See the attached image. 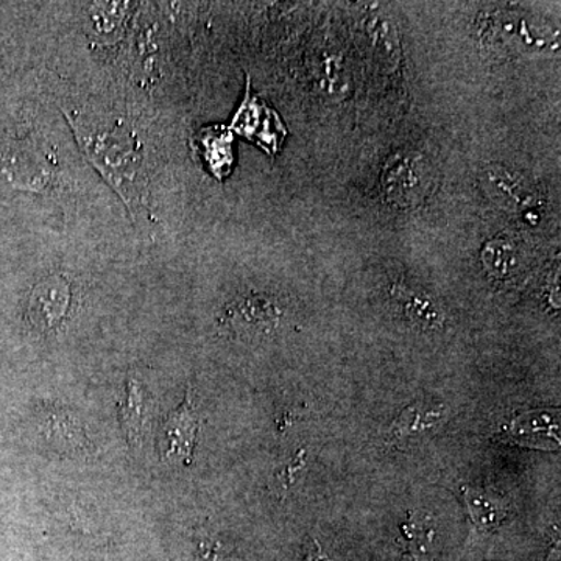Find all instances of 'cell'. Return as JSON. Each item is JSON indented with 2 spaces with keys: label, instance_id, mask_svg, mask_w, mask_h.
<instances>
[{
  "label": "cell",
  "instance_id": "8",
  "mask_svg": "<svg viewBox=\"0 0 561 561\" xmlns=\"http://www.w3.org/2000/svg\"><path fill=\"white\" fill-rule=\"evenodd\" d=\"M394 300L401 306L402 312L413 323L427 330H435L443 324V313L434 301L424 294L408 289V287L397 284L391 289Z\"/></svg>",
  "mask_w": 561,
  "mask_h": 561
},
{
  "label": "cell",
  "instance_id": "5",
  "mask_svg": "<svg viewBox=\"0 0 561 561\" xmlns=\"http://www.w3.org/2000/svg\"><path fill=\"white\" fill-rule=\"evenodd\" d=\"M234 127L272 153L278 150L279 142L286 135L275 111L262 105L256 98H250V95H247V101L236 116Z\"/></svg>",
  "mask_w": 561,
  "mask_h": 561
},
{
  "label": "cell",
  "instance_id": "11",
  "mask_svg": "<svg viewBox=\"0 0 561 561\" xmlns=\"http://www.w3.org/2000/svg\"><path fill=\"white\" fill-rule=\"evenodd\" d=\"M463 493L472 522L478 524L481 529H491V527L496 526V524L501 523L502 519L505 518V515H507L504 508L497 507L493 501L478 493V491L465 489Z\"/></svg>",
  "mask_w": 561,
  "mask_h": 561
},
{
  "label": "cell",
  "instance_id": "7",
  "mask_svg": "<svg viewBox=\"0 0 561 561\" xmlns=\"http://www.w3.org/2000/svg\"><path fill=\"white\" fill-rule=\"evenodd\" d=\"M187 404L190 402H184L180 411L173 413L164 426L162 454L168 460H183L191 457L195 434H197V421Z\"/></svg>",
  "mask_w": 561,
  "mask_h": 561
},
{
  "label": "cell",
  "instance_id": "1",
  "mask_svg": "<svg viewBox=\"0 0 561 561\" xmlns=\"http://www.w3.org/2000/svg\"><path fill=\"white\" fill-rule=\"evenodd\" d=\"M382 190L387 201L398 208L420 205L431 187V172L420 154L397 151L383 165Z\"/></svg>",
  "mask_w": 561,
  "mask_h": 561
},
{
  "label": "cell",
  "instance_id": "3",
  "mask_svg": "<svg viewBox=\"0 0 561 561\" xmlns=\"http://www.w3.org/2000/svg\"><path fill=\"white\" fill-rule=\"evenodd\" d=\"M88 153L105 175L114 180H133L139 158L130 139L114 130H95L84 136Z\"/></svg>",
  "mask_w": 561,
  "mask_h": 561
},
{
  "label": "cell",
  "instance_id": "10",
  "mask_svg": "<svg viewBox=\"0 0 561 561\" xmlns=\"http://www.w3.org/2000/svg\"><path fill=\"white\" fill-rule=\"evenodd\" d=\"M238 316L242 317L241 321L245 327L271 330L278 321L279 311L267 298L253 297L238 305Z\"/></svg>",
  "mask_w": 561,
  "mask_h": 561
},
{
  "label": "cell",
  "instance_id": "12",
  "mask_svg": "<svg viewBox=\"0 0 561 561\" xmlns=\"http://www.w3.org/2000/svg\"><path fill=\"white\" fill-rule=\"evenodd\" d=\"M442 416L443 411L424 409L419 404L412 405L398 419L397 424L391 430V434L394 437H408V435L416 434V432L430 430V427L442 420Z\"/></svg>",
  "mask_w": 561,
  "mask_h": 561
},
{
  "label": "cell",
  "instance_id": "4",
  "mask_svg": "<svg viewBox=\"0 0 561 561\" xmlns=\"http://www.w3.org/2000/svg\"><path fill=\"white\" fill-rule=\"evenodd\" d=\"M46 162L25 142L0 144V181L18 190L38 191L49 180Z\"/></svg>",
  "mask_w": 561,
  "mask_h": 561
},
{
  "label": "cell",
  "instance_id": "13",
  "mask_svg": "<svg viewBox=\"0 0 561 561\" xmlns=\"http://www.w3.org/2000/svg\"><path fill=\"white\" fill-rule=\"evenodd\" d=\"M122 416H124V423L127 424L131 440H136L142 430V398L139 397L133 383H130V389H127Z\"/></svg>",
  "mask_w": 561,
  "mask_h": 561
},
{
  "label": "cell",
  "instance_id": "2",
  "mask_svg": "<svg viewBox=\"0 0 561 561\" xmlns=\"http://www.w3.org/2000/svg\"><path fill=\"white\" fill-rule=\"evenodd\" d=\"M481 184L490 201L507 213H530L540 205V194L530 180L505 165H486L482 171Z\"/></svg>",
  "mask_w": 561,
  "mask_h": 561
},
{
  "label": "cell",
  "instance_id": "6",
  "mask_svg": "<svg viewBox=\"0 0 561 561\" xmlns=\"http://www.w3.org/2000/svg\"><path fill=\"white\" fill-rule=\"evenodd\" d=\"M70 305V286L61 276L41 280L33 290L28 313L41 330H54L66 317Z\"/></svg>",
  "mask_w": 561,
  "mask_h": 561
},
{
  "label": "cell",
  "instance_id": "9",
  "mask_svg": "<svg viewBox=\"0 0 561 561\" xmlns=\"http://www.w3.org/2000/svg\"><path fill=\"white\" fill-rule=\"evenodd\" d=\"M481 261L485 271L494 278H507L522 262V253L518 245L511 238L493 239L486 242L481 251Z\"/></svg>",
  "mask_w": 561,
  "mask_h": 561
}]
</instances>
